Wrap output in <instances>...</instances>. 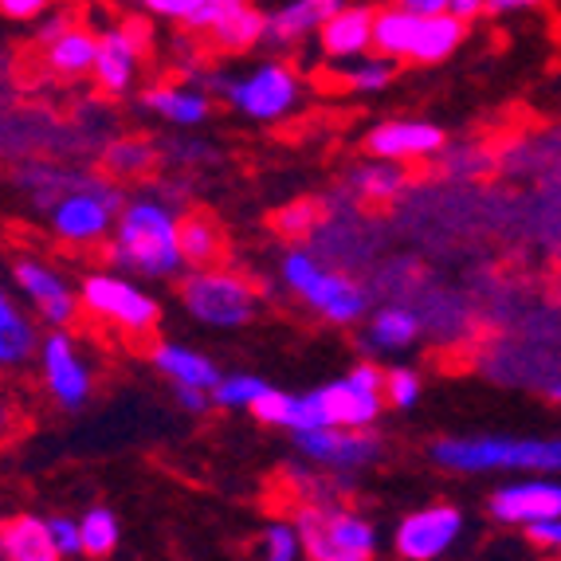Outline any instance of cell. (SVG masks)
<instances>
[{
	"label": "cell",
	"instance_id": "7bdbcfd3",
	"mask_svg": "<svg viewBox=\"0 0 561 561\" xmlns=\"http://www.w3.org/2000/svg\"><path fill=\"white\" fill-rule=\"evenodd\" d=\"M16 91H20V67H16V59H12L9 47L0 44V103L16 99Z\"/></svg>",
	"mask_w": 561,
	"mask_h": 561
},
{
	"label": "cell",
	"instance_id": "83f0119b",
	"mask_svg": "<svg viewBox=\"0 0 561 561\" xmlns=\"http://www.w3.org/2000/svg\"><path fill=\"white\" fill-rule=\"evenodd\" d=\"M0 561H59L47 518L39 515L0 518Z\"/></svg>",
	"mask_w": 561,
	"mask_h": 561
},
{
	"label": "cell",
	"instance_id": "ee69618b",
	"mask_svg": "<svg viewBox=\"0 0 561 561\" xmlns=\"http://www.w3.org/2000/svg\"><path fill=\"white\" fill-rule=\"evenodd\" d=\"M173 397H178L181 409L193 412V416H205L208 409H216L213 393H208V389H193V385H178V389H173Z\"/></svg>",
	"mask_w": 561,
	"mask_h": 561
},
{
	"label": "cell",
	"instance_id": "9c48e42d",
	"mask_svg": "<svg viewBox=\"0 0 561 561\" xmlns=\"http://www.w3.org/2000/svg\"><path fill=\"white\" fill-rule=\"evenodd\" d=\"M468 28L459 16L440 12V16H424L409 12L401 4H385L374 16V51L393 59L397 67H432L456 56L459 44L468 39Z\"/></svg>",
	"mask_w": 561,
	"mask_h": 561
},
{
	"label": "cell",
	"instance_id": "30bf717a",
	"mask_svg": "<svg viewBox=\"0 0 561 561\" xmlns=\"http://www.w3.org/2000/svg\"><path fill=\"white\" fill-rule=\"evenodd\" d=\"M299 518L302 546L310 561H374L381 553V534L362 511L334 499V503H290Z\"/></svg>",
	"mask_w": 561,
	"mask_h": 561
},
{
	"label": "cell",
	"instance_id": "5bb4252c",
	"mask_svg": "<svg viewBox=\"0 0 561 561\" xmlns=\"http://www.w3.org/2000/svg\"><path fill=\"white\" fill-rule=\"evenodd\" d=\"M310 401L322 424H342V428H377L389 409L385 401V365L377 357H362L334 381L310 389Z\"/></svg>",
	"mask_w": 561,
	"mask_h": 561
},
{
	"label": "cell",
	"instance_id": "603a6c76",
	"mask_svg": "<svg viewBox=\"0 0 561 561\" xmlns=\"http://www.w3.org/2000/svg\"><path fill=\"white\" fill-rule=\"evenodd\" d=\"M94 165L111 173L122 185H146L150 178H158L165 169V158H161V141L150 138V134H114V138L103 141V150L94 153Z\"/></svg>",
	"mask_w": 561,
	"mask_h": 561
},
{
	"label": "cell",
	"instance_id": "f546056e",
	"mask_svg": "<svg viewBox=\"0 0 561 561\" xmlns=\"http://www.w3.org/2000/svg\"><path fill=\"white\" fill-rule=\"evenodd\" d=\"M181 252H185L188 267H208V263L228 260V236L220 220L201 208H185L181 213Z\"/></svg>",
	"mask_w": 561,
	"mask_h": 561
},
{
	"label": "cell",
	"instance_id": "5b68a950",
	"mask_svg": "<svg viewBox=\"0 0 561 561\" xmlns=\"http://www.w3.org/2000/svg\"><path fill=\"white\" fill-rule=\"evenodd\" d=\"M79 307L91 327L126 346H150L161 327V299L146 287V279L118 272L111 263L79 275Z\"/></svg>",
	"mask_w": 561,
	"mask_h": 561
},
{
	"label": "cell",
	"instance_id": "f6af8a7d",
	"mask_svg": "<svg viewBox=\"0 0 561 561\" xmlns=\"http://www.w3.org/2000/svg\"><path fill=\"white\" fill-rule=\"evenodd\" d=\"M546 4V0H486V16H515V12H530Z\"/></svg>",
	"mask_w": 561,
	"mask_h": 561
},
{
	"label": "cell",
	"instance_id": "cb8c5ba5",
	"mask_svg": "<svg viewBox=\"0 0 561 561\" xmlns=\"http://www.w3.org/2000/svg\"><path fill=\"white\" fill-rule=\"evenodd\" d=\"M374 4H342L334 16L327 20L314 36V47H319L322 64H346V59H357L365 51H374Z\"/></svg>",
	"mask_w": 561,
	"mask_h": 561
},
{
	"label": "cell",
	"instance_id": "d6a6232c",
	"mask_svg": "<svg viewBox=\"0 0 561 561\" xmlns=\"http://www.w3.org/2000/svg\"><path fill=\"white\" fill-rule=\"evenodd\" d=\"M255 553L267 561H299L307 558V546H302V530L295 515H275L260 526L255 534Z\"/></svg>",
	"mask_w": 561,
	"mask_h": 561
},
{
	"label": "cell",
	"instance_id": "4fadbf2b",
	"mask_svg": "<svg viewBox=\"0 0 561 561\" xmlns=\"http://www.w3.org/2000/svg\"><path fill=\"white\" fill-rule=\"evenodd\" d=\"M36 381L47 404L59 412H79L91 404L99 377H94V362L87 357V346L83 337L76 334V327L44 330L36 357Z\"/></svg>",
	"mask_w": 561,
	"mask_h": 561
},
{
	"label": "cell",
	"instance_id": "e575fe53",
	"mask_svg": "<svg viewBox=\"0 0 561 561\" xmlns=\"http://www.w3.org/2000/svg\"><path fill=\"white\" fill-rule=\"evenodd\" d=\"M267 385L272 381H263L255 374H225L213 389V404L225 412H252V404L267 393Z\"/></svg>",
	"mask_w": 561,
	"mask_h": 561
},
{
	"label": "cell",
	"instance_id": "b9f144b4",
	"mask_svg": "<svg viewBox=\"0 0 561 561\" xmlns=\"http://www.w3.org/2000/svg\"><path fill=\"white\" fill-rule=\"evenodd\" d=\"M523 534H526V542H530L534 550L558 553V558H561V515H558V518H546V523L526 526Z\"/></svg>",
	"mask_w": 561,
	"mask_h": 561
},
{
	"label": "cell",
	"instance_id": "ba28073f",
	"mask_svg": "<svg viewBox=\"0 0 561 561\" xmlns=\"http://www.w3.org/2000/svg\"><path fill=\"white\" fill-rule=\"evenodd\" d=\"M178 302L188 319L208 330H243L263 310V283L220 260L208 267H188L178 279Z\"/></svg>",
	"mask_w": 561,
	"mask_h": 561
},
{
	"label": "cell",
	"instance_id": "2e32d148",
	"mask_svg": "<svg viewBox=\"0 0 561 561\" xmlns=\"http://www.w3.org/2000/svg\"><path fill=\"white\" fill-rule=\"evenodd\" d=\"M295 451L310 463H319L337 476H357L381 459V440L374 428H342V424H319V428L295 432Z\"/></svg>",
	"mask_w": 561,
	"mask_h": 561
},
{
	"label": "cell",
	"instance_id": "1f68e13d",
	"mask_svg": "<svg viewBox=\"0 0 561 561\" xmlns=\"http://www.w3.org/2000/svg\"><path fill=\"white\" fill-rule=\"evenodd\" d=\"M322 220H327V205L314 197H299L287 201L279 213H272V232L283 236L287 243H310L322 228Z\"/></svg>",
	"mask_w": 561,
	"mask_h": 561
},
{
	"label": "cell",
	"instance_id": "7402d4cb",
	"mask_svg": "<svg viewBox=\"0 0 561 561\" xmlns=\"http://www.w3.org/2000/svg\"><path fill=\"white\" fill-rule=\"evenodd\" d=\"M346 0H283L267 12V28H263V47L272 51H299L307 39L319 36V28L342 9Z\"/></svg>",
	"mask_w": 561,
	"mask_h": 561
},
{
	"label": "cell",
	"instance_id": "4316f807",
	"mask_svg": "<svg viewBox=\"0 0 561 561\" xmlns=\"http://www.w3.org/2000/svg\"><path fill=\"white\" fill-rule=\"evenodd\" d=\"M146 357H150V365L173 389L178 385H193V389H208L213 393L216 385H220V377H225V369L213 357L185 346V342H158L153 337L150 346H146Z\"/></svg>",
	"mask_w": 561,
	"mask_h": 561
},
{
	"label": "cell",
	"instance_id": "52a82bcc",
	"mask_svg": "<svg viewBox=\"0 0 561 561\" xmlns=\"http://www.w3.org/2000/svg\"><path fill=\"white\" fill-rule=\"evenodd\" d=\"M432 463L451 476H558L561 436H444Z\"/></svg>",
	"mask_w": 561,
	"mask_h": 561
},
{
	"label": "cell",
	"instance_id": "7c38bea8",
	"mask_svg": "<svg viewBox=\"0 0 561 561\" xmlns=\"http://www.w3.org/2000/svg\"><path fill=\"white\" fill-rule=\"evenodd\" d=\"M153 20H146L141 12L122 16L106 28H99V56H94L91 83L99 94L122 103L141 87L146 64L153 59Z\"/></svg>",
	"mask_w": 561,
	"mask_h": 561
},
{
	"label": "cell",
	"instance_id": "d6986e66",
	"mask_svg": "<svg viewBox=\"0 0 561 561\" xmlns=\"http://www.w3.org/2000/svg\"><path fill=\"white\" fill-rule=\"evenodd\" d=\"M463 511L459 506H448V503H432V506H421V511H412L404 515L401 523L393 526V546L397 558L404 561H436L444 553H451L463 538Z\"/></svg>",
	"mask_w": 561,
	"mask_h": 561
},
{
	"label": "cell",
	"instance_id": "9a60e30c",
	"mask_svg": "<svg viewBox=\"0 0 561 561\" xmlns=\"http://www.w3.org/2000/svg\"><path fill=\"white\" fill-rule=\"evenodd\" d=\"M99 56V28H91L76 12L51 9L36 20V67L51 83L91 79Z\"/></svg>",
	"mask_w": 561,
	"mask_h": 561
},
{
	"label": "cell",
	"instance_id": "ab89813d",
	"mask_svg": "<svg viewBox=\"0 0 561 561\" xmlns=\"http://www.w3.org/2000/svg\"><path fill=\"white\" fill-rule=\"evenodd\" d=\"M51 542H56L59 558H83V530H79V518L71 515H51Z\"/></svg>",
	"mask_w": 561,
	"mask_h": 561
},
{
	"label": "cell",
	"instance_id": "ffe728a7",
	"mask_svg": "<svg viewBox=\"0 0 561 561\" xmlns=\"http://www.w3.org/2000/svg\"><path fill=\"white\" fill-rule=\"evenodd\" d=\"M448 150V134L436 122L424 118H385L365 130V153L385 161H401V165H424V161H440Z\"/></svg>",
	"mask_w": 561,
	"mask_h": 561
},
{
	"label": "cell",
	"instance_id": "e0dca14e",
	"mask_svg": "<svg viewBox=\"0 0 561 561\" xmlns=\"http://www.w3.org/2000/svg\"><path fill=\"white\" fill-rule=\"evenodd\" d=\"M44 330L47 327L16 295L9 275H0V381H20L36 369Z\"/></svg>",
	"mask_w": 561,
	"mask_h": 561
},
{
	"label": "cell",
	"instance_id": "60d3db41",
	"mask_svg": "<svg viewBox=\"0 0 561 561\" xmlns=\"http://www.w3.org/2000/svg\"><path fill=\"white\" fill-rule=\"evenodd\" d=\"M51 9H56V0H0V16L12 24H36Z\"/></svg>",
	"mask_w": 561,
	"mask_h": 561
},
{
	"label": "cell",
	"instance_id": "d590c367",
	"mask_svg": "<svg viewBox=\"0 0 561 561\" xmlns=\"http://www.w3.org/2000/svg\"><path fill=\"white\" fill-rule=\"evenodd\" d=\"M161 158H165V169H205L216 161V146L181 130L173 138H161Z\"/></svg>",
	"mask_w": 561,
	"mask_h": 561
},
{
	"label": "cell",
	"instance_id": "7dc6e473",
	"mask_svg": "<svg viewBox=\"0 0 561 561\" xmlns=\"http://www.w3.org/2000/svg\"><path fill=\"white\" fill-rule=\"evenodd\" d=\"M397 4L409 12H424V16H440V12L451 9V0H397Z\"/></svg>",
	"mask_w": 561,
	"mask_h": 561
},
{
	"label": "cell",
	"instance_id": "74e56055",
	"mask_svg": "<svg viewBox=\"0 0 561 561\" xmlns=\"http://www.w3.org/2000/svg\"><path fill=\"white\" fill-rule=\"evenodd\" d=\"M424 397V377L412 365H389L385 369V401L389 409H412Z\"/></svg>",
	"mask_w": 561,
	"mask_h": 561
},
{
	"label": "cell",
	"instance_id": "d4e9b609",
	"mask_svg": "<svg viewBox=\"0 0 561 561\" xmlns=\"http://www.w3.org/2000/svg\"><path fill=\"white\" fill-rule=\"evenodd\" d=\"M424 322L421 314L404 302H385V307L369 310L362 319V350L369 357H385V354H404L421 342Z\"/></svg>",
	"mask_w": 561,
	"mask_h": 561
},
{
	"label": "cell",
	"instance_id": "f1b7e54d",
	"mask_svg": "<svg viewBox=\"0 0 561 561\" xmlns=\"http://www.w3.org/2000/svg\"><path fill=\"white\" fill-rule=\"evenodd\" d=\"M248 416H255V421L267 424V428L290 432V436H295V432H307V428H319L322 424L310 393H287V389H279V385H267V393L252 404Z\"/></svg>",
	"mask_w": 561,
	"mask_h": 561
},
{
	"label": "cell",
	"instance_id": "f35d334b",
	"mask_svg": "<svg viewBox=\"0 0 561 561\" xmlns=\"http://www.w3.org/2000/svg\"><path fill=\"white\" fill-rule=\"evenodd\" d=\"M24 428V401L16 397V381H0V451L9 448Z\"/></svg>",
	"mask_w": 561,
	"mask_h": 561
},
{
	"label": "cell",
	"instance_id": "484cf974",
	"mask_svg": "<svg viewBox=\"0 0 561 561\" xmlns=\"http://www.w3.org/2000/svg\"><path fill=\"white\" fill-rule=\"evenodd\" d=\"M404 193H409V165L369 158L346 173V193H342V197L357 208H381V205L401 201Z\"/></svg>",
	"mask_w": 561,
	"mask_h": 561
},
{
	"label": "cell",
	"instance_id": "4dcf8cb0",
	"mask_svg": "<svg viewBox=\"0 0 561 561\" xmlns=\"http://www.w3.org/2000/svg\"><path fill=\"white\" fill-rule=\"evenodd\" d=\"M393 79H397V64L377 56V51H365V56L346 59V64H334V87L346 94H357V99L381 94Z\"/></svg>",
	"mask_w": 561,
	"mask_h": 561
},
{
	"label": "cell",
	"instance_id": "44dd1931",
	"mask_svg": "<svg viewBox=\"0 0 561 561\" xmlns=\"http://www.w3.org/2000/svg\"><path fill=\"white\" fill-rule=\"evenodd\" d=\"M486 515L495 518L499 526H511V530H526V526H534V523L558 518L561 515V483L558 479H546V476L503 483L499 491H491V499H486Z\"/></svg>",
	"mask_w": 561,
	"mask_h": 561
},
{
	"label": "cell",
	"instance_id": "8992f818",
	"mask_svg": "<svg viewBox=\"0 0 561 561\" xmlns=\"http://www.w3.org/2000/svg\"><path fill=\"white\" fill-rule=\"evenodd\" d=\"M103 141L76 118V111H51L44 103H0V158L28 161V158H56V161H94Z\"/></svg>",
	"mask_w": 561,
	"mask_h": 561
},
{
	"label": "cell",
	"instance_id": "ac0fdd59",
	"mask_svg": "<svg viewBox=\"0 0 561 561\" xmlns=\"http://www.w3.org/2000/svg\"><path fill=\"white\" fill-rule=\"evenodd\" d=\"M134 103H138V111L153 114V118L173 126V130H201L216 111V94L205 83H197V79L169 71V76L153 79V83H141L134 91Z\"/></svg>",
	"mask_w": 561,
	"mask_h": 561
},
{
	"label": "cell",
	"instance_id": "8fae6325",
	"mask_svg": "<svg viewBox=\"0 0 561 561\" xmlns=\"http://www.w3.org/2000/svg\"><path fill=\"white\" fill-rule=\"evenodd\" d=\"M4 275L16 287V295L36 310V319L47 330L56 327H76L83 319L79 307V279L67 272L56 255L36 252V248H16L4 263Z\"/></svg>",
	"mask_w": 561,
	"mask_h": 561
},
{
	"label": "cell",
	"instance_id": "277c9868",
	"mask_svg": "<svg viewBox=\"0 0 561 561\" xmlns=\"http://www.w3.org/2000/svg\"><path fill=\"white\" fill-rule=\"evenodd\" d=\"M279 283L290 299L330 327H362L369 314V290L342 263H327L310 243H287L279 255Z\"/></svg>",
	"mask_w": 561,
	"mask_h": 561
},
{
	"label": "cell",
	"instance_id": "c3c4849f",
	"mask_svg": "<svg viewBox=\"0 0 561 561\" xmlns=\"http://www.w3.org/2000/svg\"><path fill=\"white\" fill-rule=\"evenodd\" d=\"M546 393H550V401H553V404H561V381H553L550 389H546Z\"/></svg>",
	"mask_w": 561,
	"mask_h": 561
},
{
	"label": "cell",
	"instance_id": "836d02e7",
	"mask_svg": "<svg viewBox=\"0 0 561 561\" xmlns=\"http://www.w3.org/2000/svg\"><path fill=\"white\" fill-rule=\"evenodd\" d=\"M79 530H83V558H111L122 542V526L114 511L106 506H91L79 515Z\"/></svg>",
	"mask_w": 561,
	"mask_h": 561
},
{
	"label": "cell",
	"instance_id": "8d00e7d4",
	"mask_svg": "<svg viewBox=\"0 0 561 561\" xmlns=\"http://www.w3.org/2000/svg\"><path fill=\"white\" fill-rule=\"evenodd\" d=\"M134 12H141L146 20L153 24H173V28L188 32L197 24L201 9H205V0H130Z\"/></svg>",
	"mask_w": 561,
	"mask_h": 561
},
{
	"label": "cell",
	"instance_id": "bcb514c9",
	"mask_svg": "<svg viewBox=\"0 0 561 561\" xmlns=\"http://www.w3.org/2000/svg\"><path fill=\"white\" fill-rule=\"evenodd\" d=\"M448 12L463 20V24H476L479 16H486V0H451Z\"/></svg>",
	"mask_w": 561,
	"mask_h": 561
},
{
	"label": "cell",
	"instance_id": "6da1fadb",
	"mask_svg": "<svg viewBox=\"0 0 561 561\" xmlns=\"http://www.w3.org/2000/svg\"><path fill=\"white\" fill-rule=\"evenodd\" d=\"M181 213L185 208L169 205L150 185H141L122 205L118 225L103 248V263L146 283H178L188 272L181 252Z\"/></svg>",
	"mask_w": 561,
	"mask_h": 561
},
{
	"label": "cell",
	"instance_id": "7a4b0ae2",
	"mask_svg": "<svg viewBox=\"0 0 561 561\" xmlns=\"http://www.w3.org/2000/svg\"><path fill=\"white\" fill-rule=\"evenodd\" d=\"M205 87L216 94V103L225 111H232L243 122H255V126H283V122L307 111L310 103V83L302 76V67L283 51L248 67L213 64Z\"/></svg>",
	"mask_w": 561,
	"mask_h": 561
},
{
	"label": "cell",
	"instance_id": "3957f363",
	"mask_svg": "<svg viewBox=\"0 0 561 561\" xmlns=\"http://www.w3.org/2000/svg\"><path fill=\"white\" fill-rule=\"evenodd\" d=\"M126 197H130L126 185L114 181L111 173H103L99 165H91V169L79 165L76 181H71L56 201H47V205L39 208V216H44L47 236H51L56 248L76 252V255H87V252L103 255Z\"/></svg>",
	"mask_w": 561,
	"mask_h": 561
}]
</instances>
